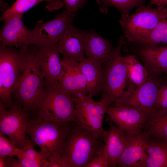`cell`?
<instances>
[{
  "label": "cell",
  "instance_id": "8992f818",
  "mask_svg": "<svg viewBox=\"0 0 167 167\" xmlns=\"http://www.w3.org/2000/svg\"><path fill=\"white\" fill-rule=\"evenodd\" d=\"M166 10V6L154 8L142 5L131 15H122L119 23L127 40L134 43L148 35L157 25Z\"/></svg>",
  "mask_w": 167,
  "mask_h": 167
},
{
  "label": "cell",
  "instance_id": "30bf717a",
  "mask_svg": "<svg viewBox=\"0 0 167 167\" xmlns=\"http://www.w3.org/2000/svg\"><path fill=\"white\" fill-rule=\"evenodd\" d=\"M164 84L150 75L144 83L136 87L126 96L116 100L113 103L115 106L126 105L139 109L151 118L154 115L159 90Z\"/></svg>",
  "mask_w": 167,
  "mask_h": 167
},
{
  "label": "cell",
  "instance_id": "d590c367",
  "mask_svg": "<svg viewBox=\"0 0 167 167\" xmlns=\"http://www.w3.org/2000/svg\"><path fill=\"white\" fill-rule=\"evenodd\" d=\"M0 6L2 13L7 11L10 7L8 6V3L3 2L2 0H0Z\"/></svg>",
  "mask_w": 167,
  "mask_h": 167
},
{
  "label": "cell",
  "instance_id": "74e56055",
  "mask_svg": "<svg viewBox=\"0 0 167 167\" xmlns=\"http://www.w3.org/2000/svg\"><path fill=\"white\" fill-rule=\"evenodd\" d=\"M163 143H166V144H167V140L166 141L163 142Z\"/></svg>",
  "mask_w": 167,
  "mask_h": 167
},
{
  "label": "cell",
  "instance_id": "f1b7e54d",
  "mask_svg": "<svg viewBox=\"0 0 167 167\" xmlns=\"http://www.w3.org/2000/svg\"><path fill=\"white\" fill-rule=\"evenodd\" d=\"M167 113V84H164L161 86L159 90L154 115L151 118H158Z\"/></svg>",
  "mask_w": 167,
  "mask_h": 167
},
{
  "label": "cell",
  "instance_id": "2e32d148",
  "mask_svg": "<svg viewBox=\"0 0 167 167\" xmlns=\"http://www.w3.org/2000/svg\"><path fill=\"white\" fill-rule=\"evenodd\" d=\"M124 149L117 164L120 167H145L147 158L146 148L148 139L143 132L127 135Z\"/></svg>",
  "mask_w": 167,
  "mask_h": 167
},
{
  "label": "cell",
  "instance_id": "3957f363",
  "mask_svg": "<svg viewBox=\"0 0 167 167\" xmlns=\"http://www.w3.org/2000/svg\"><path fill=\"white\" fill-rule=\"evenodd\" d=\"M71 122L29 117L26 134L31 137V140L39 147L40 152L48 161H57L62 164L61 157L63 152V145Z\"/></svg>",
  "mask_w": 167,
  "mask_h": 167
},
{
  "label": "cell",
  "instance_id": "ffe728a7",
  "mask_svg": "<svg viewBox=\"0 0 167 167\" xmlns=\"http://www.w3.org/2000/svg\"><path fill=\"white\" fill-rule=\"evenodd\" d=\"M141 46L138 53L147 69L155 75L167 74V45Z\"/></svg>",
  "mask_w": 167,
  "mask_h": 167
},
{
  "label": "cell",
  "instance_id": "cb8c5ba5",
  "mask_svg": "<svg viewBox=\"0 0 167 167\" xmlns=\"http://www.w3.org/2000/svg\"><path fill=\"white\" fill-rule=\"evenodd\" d=\"M46 1V7L52 11L61 7L64 4L62 0H17L10 8L1 15L0 20L16 14H24L39 3Z\"/></svg>",
  "mask_w": 167,
  "mask_h": 167
},
{
  "label": "cell",
  "instance_id": "d6a6232c",
  "mask_svg": "<svg viewBox=\"0 0 167 167\" xmlns=\"http://www.w3.org/2000/svg\"><path fill=\"white\" fill-rule=\"evenodd\" d=\"M6 157V167H22L20 162L14 156H8Z\"/></svg>",
  "mask_w": 167,
  "mask_h": 167
},
{
  "label": "cell",
  "instance_id": "52a82bcc",
  "mask_svg": "<svg viewBox=\"0 0 167 167\" xmlns=\"http://www.w3.org/2000/svg\"><path fill=\"white\" fill-rule=\"evenodd\" d=\"M75 106L72 96L57 87L47 88L45 96L37 111L36 117L55 122H72L75 120Z\"/></svg>",
  "mask_w": 167,
  "mask_h": 167
},
{
  "label": "cell",
  "instance_id": "8fae6325",
  "mask_svg": "<svg viewBox=\"0 0 167 167\" xmlns=\"http://www.w3.org/2000/svg\"><path fill=\"white\" fill-rule=\"evenodd\" d=\"M75 15L76 13L64 10L50 20L38 21L32 30L34 45L41 47L58 43L66 29L71 25Z\"/></svg>",
  "mask_w": 167,
  "mask_h": 167
},
{
  "label": "cell",
  "instance_id": "9a60e30c",
  "mask_svg": "<svg viewBox=\"0 0 167 167\" xmlns=\"http://www.w3.org/2000/svg\"><path fill=\"white\" fill-rule=\"evenodd\" d=\"M87 32L71 24L68 26L58 43L62 60L80 62L84 57V40Z\"/></svg>",
  "mask_w": 167,
  "mask_h": 167
},
{
  "label": "cell",
  "instance_id": "1f68e13d",
  "mask_svg": "<svg viewBox=\"0 0 167 167\" xmlns=\"http://www.w3.org/2000/svg\"><path fill=\"white\" fill-rule=\"evenodd\" d=\"M66 10L69 12L76 13L85 4L87 0H62Z\"/></svg>",
  "mask_w": 167,
  "mask_h": 167
},
{
  "label": "cell",
  "instance_id": "277c9868",
  "mask_svg": "<svg viewBox=\"0 0 167 167\" xmlns=\"http://www.w3.org/2000/svg\"><path fill=\"white\" fill-rule=\"evenodd\" d=\"M124 42V37L121 36L113 55L108 61L103 63L104 81L100 101L106 106L126 96L136 88L129 79L121 55Z\"/></svg>",
  "mask_w": 167,
  "mask_h": 167
},
{
  "label": "cell",
  "instance_id": "603a6c76",
  "mask_svg": "<svg viewBox=\"0 0 167 167\" xmlns=\"http://www.w3.org/2000/svg\"><path fill=\"white\" fill-rule=\"evenodd\" d=\"M145 167H167V144L148 139Z\"/></svg>",
  "mask_w": 167,
  "mask_h": 167
},
{
  "label": "cell",
  "instance_id": "836d02e7",
  "mask_svg": "<svg viewBox=\"0 0 167 167\" xmlns=\"http://www.w3.org/2000/svg\"><path fill=\"white\" fill-rule=\"evenodd\" d=\"M149 3L151 5H155L157 7L161 8L167 5V0H150Z\"/></svg>",
  "mask_w": 167,
  "mask_h": 167
},
{
  "label": "cell",
  "instance_id": "e575fe53",
  "mask_svg": "<svg viewBox=\"0 0 167 167\" xmlns=\"http://www.w3.org/2000/svg\"><path fill=\"white\" fill-rule=\"evenodd\" d=\"M47 167H63L62 164L57 161H49Z\"/></svg>",
  "mask_w": 167,
  "mask_h": 167
},
{
  "label": "cell",
  "instance_id": "83f0119b",
  "mask_svg": "<svg viewBox=\"0 0 167 167\" xmlns=\"http://www.w3.org/2000/svg\"><path fill=\"white\" fill-rule=\"evenodd\" d=\"M102 2L109 6L117 9L122 15L129 14L130 11L137 6L143 5L145 0H102Z\"/></svg>",
  "mask_w": 167,
  "mask_h": 167
},
{
  "label": "cell",
  "instance_id": "9c48e42d",
  "mask_svg": "<svg viewBox=\"0 0 167 167\" xmlns=\"http://www.w3.org/2000/svg\"><path fill=\"white\" fill-rule=\"evenodd\" d=\"M72 98L75 106V119L103 141L105 130L103 127V122L106 106L101 101L94 100L89 95L78 97L72 96Z\"/></svg>",
  "mask_w": 167,
  "mask_h": 167
},
{
  "label": "cell",
  "instance_id": "5bb4252c",
  "mask_svg": "<svg viewBox=\"0 0 167 167\" xmlns=\"http://www.w3.org/2000/svg\"><path fill=\"white\" fill-rule=\"evenodd\" d=\"M23 14H16L5 19L0 32V46L25 48L34 45L32 30L24 25Z\"/></svg>",
  "mask_w": 167,
  "mask_h": 167
},
{
  "label": "cell",
  "instance_id": "ac0fdd59",
  "mask_svg": "<svg viewBox=\"0 0 167 167\" xmlns=\"http://www.w3.org/2000/svg\"><path fill=\"white\" fill-rule=\"evenodd\" d=\"M84 49L87 58L102 64L112 57L115 49L106 39L90 30L85 37Z\"/></svg>",
  "mask_w": 167,
  "mask_h": 167
},
{
  "label": "cell",
  "instance_id": "7402d4cb",
  "mask_svg": "<svg viewBox=\"0 0 167 167\" xmlns=\"http://www.w3.org/2000/svg\"><path fill=\"white\" fill-rule=\"evenodd\" d=\"M15 156L22 167H47L49 161L40 152L34 148L28 139L22 148H18Z\"/></svg>",
  "mask_w": 167,
  "mask_h": 167
},
{
  "label": "cell",
  "instance_id": "d4e9b609",
  "mask_svg": "<svg viewBox=\"0 0 167 167\" xmlns=\"http://www.w3.org/2000/svg\"><path fill=\"white\" fill-rule=\"evenodd\" d=\"M127 74L130 82L136 87L144 83L150 75L148 71L141 64L135 57L131 54L123 57Z\"/></svg>",
  "mask_w": 167,
  "mask_h": 167
},
{
  "label": "cell",
  "instance_id": "8d00e7d4",
  "mask_svg": "<svg viewBox=\"0 0 167 167\" xmlns=\"http://www.w3.org/2000/svg\"><path fill=\"white\" fill-rule=\"evenodd\" d=\"M6 157H0V167H6Z\"/></svg>",
  "mask_w": 167,
  "mask_h": 167
},
{
  "label": "cell",
  "instance_id": "5b68a950",
  "mask_svg": "<svg viewBox=\"0 0 167 167\" xmlns=\"http://www.w3.org/2000/svg\"><path fill=\"white\" fill-rule=\"evenodd\" d=\"M25 62L24 50L17 51L11 47L0 46V102L11 108L12 106L13 93L24 68Z\"/></svg>",
  "mask_w": 167,
  "mask_h": 167
},
{
  "label": "cell",
  "instance_id": "4dcf8cb0",
  "mask_svg": "<svg viewBox=\"0 0 167 167\" xmlns=\"http://www.w3.org/2000/svg\"><path fill=\"white\" fill-rule=\"evenodd\" d=\"M109 161L107 149L105 144L99 153L95 156L87 167H109Z\"/></svg>",
  "mask_w": 167,
  "mask_h": 167
},
{
  "label": "cell",
  "instance_id": "44dd1931",
  "mask_svg": "<svg viewBox=\"0 0 167 167\" xmlns=\"http://www.w3.org/2000/svg\"><path fill=\"white\" fill-rule=\"evenodd\" d=\"M79 65L86 79L88 95L93 97L101 92L104 81L102 64L86 58L79 62Z\"/></svg>",
  "mask_w": 167,
  "mask_h": 167
},
{
  "label": "cell",
  "instance_id": "4fadbf2b",
  "mask_svg": "<svg viewBox=\"0 0 167 167\" xmlns=\"http://www.w3.org/2000/svg\"><path fill=\"white\" fill-rule=\"evenodd\" d=\"M59 53L58 43L38 46L36 50L35 61L43 74L46 88L57 86L63 69Z\"/></svg>",
  "mask_w": 167,
  "mask_h": 167
},
{
  "label": "cell",
  "instance_id": "e0dca14e",
  "mask_svg": "<svg viewBox=\"0 0 167 167\" xmlns=\"http://www.w3.org/2000/svg\"><path fill=\"white\" fill-rule=\"evenodd\" d=\"M79 62L62 59L63 69L57 86L76 97L86 95L87 92L86 79Z\"/></svg>",
  "mask_w": 167,
  "mask_h": 167
},
{
  "label": "cell",
  "instance_id": "f546056e",
  "mask_svg": "<svg viewBox=\"0 0 167 167\" xmlns=\"http://www.w3.org/2000/svg\"><path fill=\"white\" fill-rule=\"evenodd\" d=\"M0 132V157L15 156L18 148Z\"/></svg>",
  "mask_w": 167,
  "mask_h": 167
},
{
  "label": "cell",
  "instance_id": "d6986e66",
  "mask_svg": "<svg viewBox=\"0 0 167 167\" xmlns=\"http://www.w3.org/2000/svg\"><path fill=\"white\" fill-rule=\"evenodd\" d=\"M106 121L109 129L105 131L103 141L108 155L109 166L116 167L126 146L128 136L122 130L114 126L109 117Z\"/></svg>",
  "mask_w": 167,
  "mask_h": 167
},
{
  "label": "cell",
  "instance_id": "ba28073f",
  "mask_svg": "<svg viewBox=\"0 0 167 167\" xmlns=\"http://www.w3.org/2000/svg\"><path fill=\"white\" fill-rule=\"evenodd\" d=\"M29 117L19 101L13 103L9 110L5 105L0 102V132L8 136L18 148H22L28 139L26 134Z\"/></svg>",
  "mask_w": 167,
  "mask_h": 167
},
{
  "label": "cell",
  "instance_id": "6da1fadb",
  "mask_svg": "<svg viewBox=\"0 0 167 167\" xmlns=\"http://www.w3.org/2000/svg\"><path fill=\"white\" fill-rule=\"evenodd\" d=\"M103 141L76 119L71 122L63 145V167H87L104 145Z\"/></svg>",
  "mask_w": 167,
  "mask_h": 167
},
{
  "label": "cell",
  "instance_id": "7c38bea8",
  "mask_svg": "<svg viewBox=\"0 0 167 167\" xmlns=\"http://www.w3.org/2000/svg\"><path fill=\"white\" fill-rule=\"evenodd\" d=\"M109 118L128 135L139 134L143 130L150 118L144 112L126 105L106 107Z\"/></svg>",
  "mask_w": 167,
  "mask_h": 167
},
{
  "label": "cell",
  "instance_id": "484cf974",
  "mask_svg": "<svg viewBox=\"0 0 167 167\" xmlns=\"http://www.w3.org/2000/svg\"><path fill=\"white\" fill-rule=\"evenodd\" d=\"M160 21L151 33L133 44L142 45H167V5Z\"/></svg>",
  "mask_w": 167,
  "mask_h": 167
},
{
  "label": "cell",
  "instance_id": "4316f807",
  "mask_svg": "<svg viewBox=\"0 0 167 167\" xmlns=\"http://www.w3.org/2000/svg\"><path fill=\"white\" fill-rule=\"evenodd\" d=\"M148 139L164 142L167 140V113L150 118L143 131Z\"/></svg>",
  "mask_w": 167,
  "mask_h": 167
},
{
  "label": "cell",
  "instance_id": "7a4b0ae2",
  "mask_svg": "<svg viewBox=\"0 0 167 167\" xmlns=\"http://www.w3.org/2000/svg\"><path fill=\"white\" fill-rule=\"evenodd\" d=\"M24 48L25 62L13 93L30 117L36 116L45 95L46 88L43 74L34 60L35 49Z\"/></svg>",
  "mask_w": 167,
  "mask_h": 167
}]
</instances>
